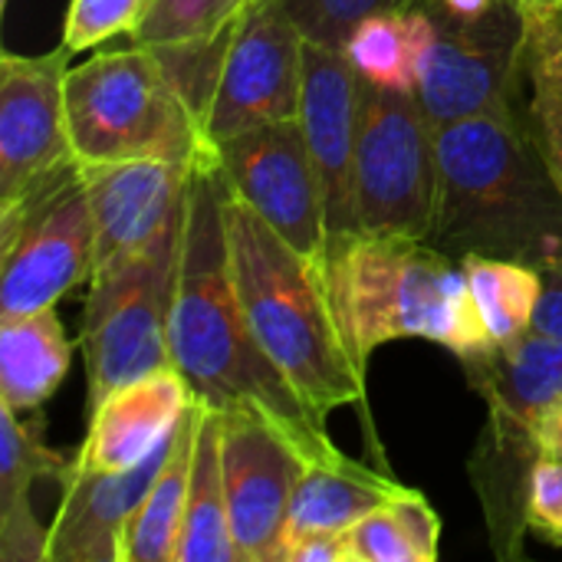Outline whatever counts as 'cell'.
Segmentation results:
<instances>
[{"mask_svg":"<svg viewBox=\"0 0 562 562\" xmlns=\"http://www.w3.org/2000/svg\"><path fill=\"white\" fill-rule=\"evenodd\" d=\"M43 412L16 415L0 402V560L46 562L49 527H43L30 507V487L40 477L66 481L72 458L46 445Z\"/></svg>","mask_w":562,"mask_h":562,"instance_id":"cell-19","label":"cell"},{"mask_svg":"<svg viewBox=\"0 0 562 562\" xmlns=\"http://www.w3.org/2000/svg\"><path fill=\"white\" fill-rule=\"evenodd\" d=\"M79 175L95 221V267H102L151 244L181 214L191 168L171 161H102L79 165Z\"/></svg>","mask_w":562,"mask_h":562,"instance_id":"cell-15","label":"cell"},{"mask_svg":"<svg viewBox=\"0 0 562 562\" xmlns=\"http://www.w3.org/2000/svg\"><path fill=\"white\" fill-rule=\"evenodd\" d=\"M221 468L237 562H280L306 454L267 415L231 408L221 412Z\"/></svg>","mask_w":562,"mask_h":562,"instance_id":"cell-11","label":"cell"},{"mask_svg":"<svg viewBox=\"0 0 562 562\" xmlns=\"http://www.w3.org/2000/svg\"><path fill=\"white\" fill-rule=\"evenodd\" d=\"M527 527L533 533H540L547 543L562 547V461L543 458L533 468Z\"/></svg>","mask_w":562,"mask_h":562,"instance_id":"cell-30","label":"cell"},{"mask_svg":"<svg viewBox=\"0 0 562 562\" xmlns=\"http://www.w3.org/2000/svg\"><path fill=\"white\" fill-rule=\"evenodd\" d=\"M171 438L125 471H79L63 481V501L49 527L46 562H122V537L138 514Z\"/></svg>","mask_w":562,"mask_h":562,"instance_id":"cell-17","label":"cell"},{"mask_svg":"<svg viewBox=\"0 0 562 562\" xmlns=\"http://www.w3.org/2000/svg\"><path fill=\"white\" fill-rule=\"evenodd\" d=\"M428 244L547 267L562 254V191L524 102L438 128V201Z\"/></svg>","mask_w":562,"mask_h":562,"instance_id":"cell-2","label":"cell"},{"mask_svg":"<svg viewBox=\"0 0 562 562\" xmlns=\"http://www.w3.org/2000/svg\"><path fill=\"white\" fill-rule=\"evenodd\" d=\"M537 445H540V454H543V458L562 461V395L543 412V415H540Z\"/></svg>","mask_w":562,"mask_h":562,"instance_id":"cell-34","label":"cell"},{"mask_svg":"<svg viewBox=\"0 0 562 562\" xmlns=\"http://www.w3.org/2000/svg\"><path fill=\"white\" fill-rule=\"evenodd\" d=\"M148 0H69L66 23H63V46L69 53L92 49L112 36H128Z\"/></svg>","mask_w":562,"mask_h":562,"instance_id":"cell-28","label":"cell"},{"mask_svg":"<svg viewBox=\"0 0 562 562\" xmlns=\"http://www.w3.org/2000/svg\"><path fill=\"white\" fill-rule=\"evenodd\" d=\"M66 128L79 165L171 161L194 168L217 158L198 112L155 53L138 43L69 66Z\"/></svg>","mask_w":562,"mask_h":562,"instance_id":"cell-5","label":"cell"},{"mask_svg":"<svg viewBox=\"0 0 562 562\" xmlns=\"http://www.w3.org/2000/svg\"><path fill=\"white\" fill-rule=\"evenodd\" d=\"M227 181L217 158L191 168L184 231L168 316L171 366L184 375L194 398L217 408H254L280 425L306 461H329L342 451L290 379L260 346L237 296L224 224Z\"/></svg>","mask_w":562,"mask_h":562,"instance_id":"cell-1","label":"cell"},{"mask_svg":"<svg viewBox=\"0 0 562 562\" xmlns=\"http://www.w3.org/2000/svg\"><path fill=\"white\" fill-rule=\"evenodd\" d=\"M428 13L435 33L422 56L415 95L435 128L524 102L527 13L517 0L497 3L487 16L471 23L435 10Z\"/></svg>","mask_w":562,"mask_h":562,"instance_id":"cell-9","label":"cell"},{"mask_svg":"<svg viewBox=\"0 0 562 562\" xmlns=\"http://www.w3.org/2000/svg\"><path fill=\"white\" fill-rule=\"evenodd\" d=\"M329 300L352 362L369 359L395 339H431L461 362L497 349L458 257L418 237L349 231L329 240Z\"/></svg>","mask_w":562,"mask_h":562,"instance_id":"cell-3","label":"cell"},{"mask_svg":"<svg viewBox=\"0 0 562 562\" xmlns=\"http://www.w3.org/2000/svg\"><path fill=\"white\" fill-rule=\"evenodd\" d=\"M527 92L524 115L530 135L562 191V16H527Z\"/></svg>","mask_w":562,"mask_h":562,"instance_id":"cell-25","label":"cell"},{"mask_svg":"<svg viewBox=\"0 0 562 562\" xmlns=\"http://www.w3.org/2000/svg\"><path fill=\"white\" fill-rule=\"evenodd\" d=\"M290 20L303 30L306 40L342 49L352 30L382 10H405L418 0H280Z\"/></svg>","mask_w":562,"mask_h":562,"instance_id":"cell-27","label":"cell"},{"mask_svg":"<svg viewBox=\"0 0 562 562\" xmlns=\"http://www.w3.org/2000/svg\"><path fill=\"white\" fill-rule=\"evenodd\" d=\"M224 224L237 296L277 369L319 418L362 405L366 372L352 362L342 339L323 263L303 257L231 188Z\"/></svg>","mask_w":562,"mask_h":562,"instance_id":"cell-4","label":"cell"},{"mask_svg":"<svg viewBox=\"0 0 562 562\" xmlns=\"http://www.w3.org/2000/svg\"><path fill=\"white\" fill-rule=\"evenodd\" d=\"M300 125L319 175L329 240L356 231L352 178L359 135V72L342 49L306 40L303 43V95Z\"/></svg>","mask_w":562,"mask_h":562,"instance_id":"cell-14","label":"cell"},{"mask_svg":"<svg viewBox=\"0 0 562 562\" xmlns=\"http://www.w3.org/2000/svg\"><path fill=\"white\" fill-rule=\"evenodd\" d=\"M392 510L402 524V530L408 533L418 562H435L438 560V543H441V520L435 514V507L428 504L425 494L405 487L395 501H392Z\"/></svg>","mask_w":562,"mask_h":562,"instance_id":"cell-31","label":"cell"},{"mask_svg":"<svg viewBox=\"0 0 562 562\" xmlns=\"http://www.w3.org/2000/svg\"><path fill=\"white\" fill-rule=\"evenodd\" d=\"M540 273H543V293L537 303L533 329H540V333L562 342V254L553 257Z\"/></svg>","mask_w":562,"mask_h":562,"instance_id":"cell-32","label":"cell"},{"mask_svg":"<svg viewBox=\"0 0 562 562\" xmlns=\"http://www.w3.org/2000/svg\"><path fill=\"white\" fill-rule=\"evenodd\" d=\"M72 342L53 306L0 316V402L16 415L43 412L46 398L63 385Z\"/></svg>","mask_w":562,"mask_h":562,"instance_id":"cell-21","label":"cell"},{"mask_svg":"<svg viewBox=\"0 0 562 562\" xmlns=\"http://www.w3.org/2000/svg\"><path fill=\"white\" fill-rule=\"evenodd\" d=\"M346 533H319V537L296 540L283 550L280 562H352Z\"/></svg>","mask_w":562,"mask_h":562,"instance_id":"cell-33","label":"cell"},{"mask_svg":"<svg viewBox=\"0 0 562 562\" xmlns=\"http://www.w3.org/2000/svg\"><path fill=\"white\" fill-rule=\"evenodd\" d=\"M349 557L352 562H418V553L402 530L392 501L372 514H366L349 533Z\"/></svg>","mask_w":562,"mask_h":562,"instance_id":"cell-29","label":"cell"},{"mask_svg":"<svg viewBox=\"0 0 562 562\" xmlns=\"http://www.w3.org/2000/svg\"><path fill=\"white\" fill-rule=\"evenodd\" d=\"M438 201V128L415 92L359 79L356 231L428 240Z\"/></svg>","mask_w":562,"mask_h":562,"instance_id":"cell-7","label":"cell"},{"mask_svg":"<svg viewBox=\"0 0 562 562\" xmlns=\"http://www.w3.org/2000/svg\"><path fill=\"white\" fill-rule=\"evenodd\" d=\"M194 435H198V398L181 415L165 464L155 474L138 514L125 527L122 562H175V547L184 520V501L191 484L194 461Z\"/></svg>","mask_w":562,"mask_h":562,"instance_id":"cell-23","label":"cell"},{"mask_svg":"<svg viewBox=\"0 0 562 562\" xmlns=\"http://www.w3.org/2000/svg\"><path fill=\"white\" fill-rule=\"evenodd\" d=\"M247 7L250 0H148L138 26L128 33L132 43L155 53L204 128L224 56Z\"/></svg>","mask_w":562,"mask_h":562,"instance_id":"cell-16","label":"cell"},{"mask_svg":"<svg viewBox=\"0 0 562 562\" xmlns=\"http://www.w3.org/2000/svg\"><path fill=\"white\" fill-rule=\"evenodd\" d=\"M181 231L184 207L151 244L92 270L79 336L89 379V412L112 389L171 366L168 316L175 300Z\"/></svg>","mask_w":562,"mask_h":562,"instance_id":"cell-6","label":"cell"},{"mask_svg":"<svg viewBox=\"0 0 562 562\" xmlns=\"http://www.w3.org/2000/svg\"><path fill=\"white\" fill-rule=\"evenodd\" d=\"M69 49L0 56V211L76 161L66 128Z\"/></svg>","mask_w":562,"mask_h":562,"instance_id":"cell-13","label":"cell"},{"mask_svg":"<svg viewBox=\"0 0 562 562\" xmlns=\"http://www.w3.org/2000/svg\"><path fill=\"white\" fill-rule=\"evenodd\" d=\"M7 3H10V0H0V7H7Z\"/></svg>","mask_w":562,"mask_h":562,"instance_id":"cell-36","label":"cell"},{"mask_svg":"<svg viewBox=\"0 0 562 562\" xmlns=\"http://www.w3.org/2000/svg\"><path fill=\"white\" fill-rule=\"evenodd\" d=\"M461 267L468 273L471 293L497 346L517 339L533 326L537 303L543 293L540 267L504 260V257H481V254L464 257Z\"/></svg>","mask_w":562,"mask_h":562,"instance_id":"cell-26","label":"cell"},{"mask_svg":"<svg viewBox=\"0 0 562 562\" xmlns=\"http://www.w3.org/2000/svg\"><path fill=\"white\" fill-rule=\"evenodd\" d=\"M95 270V221L72 161L0 211V316L56 306Z\"/></svg>","mask_w":562,"mask_h":562,"instance_id":"cell-8","label":"cell"},{"mask_svg":"<svg viewBox=\"0 0 562 562\" xmlns=\"http://www.w3.org/2000/svg\"><path fill=\"white\" fill-rule=\"evenodd\" d=\"M194 402L184 375L168 366L112 389L92 412L76 451L79 471H125L155 454Z\"/></svg>","mask_w":562,"mask_h":562,"instance_id":"cell-18","label":"cell"},{"mask_svg":"<svg viewBox=\"0 0 562 562\" xmlns=\"http://www.w3.org/2000/svg\"><path fill=\"white\" fill-rule=\"evenodd\" d=\"M560 16H562V10H560Z\"/></svg>","mask_w":562,"mask_h":562,"instance_id":"cell-37","label":"cell"},{"mask_svg":"<svg viewBox=\"0 0 562 562\" xmlns=\"http://www.w3.org/2000/svg\"><path fill=\"white\" fill-rule=\"evenodd\" d=\"M431 33L435 20L422 3L405 10H382L366 16L352 30L342 53L362 82L379 89L415 92L422 56L428 49Z\"/></svg>","mask_w":562,"mask_h":562,"instance_id":"cell-24","label":"cell"},{"mask_svg":"<svg viewBox=\"0 0 562 562\" xmlns=\"http://www.w3.org/2000/svg\"><path fill=\"white\" fill-rule=\"evenodd\" d=\"M234 198L254 207L303 257L319 260L329 247L319 175L300 119L263 122L214 145Z\"/></svg>","mask_w":562,"mask_h":562,"instance_id":"cell-10","label":"cell"},{"mask_svg":"<svg viewBox=\"0 0 562 562\" xmlns=\"http://www.w3.org/2000/svg\"><path fill=\"white\" fill-rule=\"evenodd\" d=\"M175 562H237L221 468V412L198 402V435Z\"/></svg>","mask_w":562,"mask_h":562,"instance_id":"cell-22","label":"cell"},{"mask_svg":"<svg viewBox=\"0 0 562 562\" xmlns=\"http://www.w3.org/2000/svg\"><path fill=\"white\" fill-rule=\"evenodd\" d=\"M303 43V30L280 0H250L211 95L207 135L214 145L263 122L300 119Z\"/></svg>","mask_w":562,"mask_h":562,"instance_id":"cell-12","label":"cell"},{"mask_svg":"<svg viewBox=\"0 0 562 562\" xmlns=\"http://www.w3.org/2000/svg\"><path fill=\"white\" fill-rule=\"evenodd\" d=\"M527 16H553L562 10V0H517Z\"/></svg>","mask_w":562,"mask_h":562,"instance_id":"cell-35","label":"cell"},{"mask_svg":"<svg viewBox=\"0 0 562 562\" xmlns=\"http://www.w3.org/2000/svg\"><path fill=\"white\" fill-rule=\"evenodd\" d=\"M402 491H405V484H398L346 454L329 458V461H306L296 494H293V504H290L280 560H283V550L296 540L352 530L366 514L385 507Z\"/></svg>","mask_w":562,"mask_h":562,"instance_id":"cell-20","label":"cell"}]
</instances>
